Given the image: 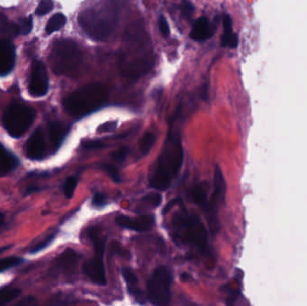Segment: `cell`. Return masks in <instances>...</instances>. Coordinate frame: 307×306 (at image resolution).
Here are the masks:
<instances>
[{
  "label": "cell",
  "instance_id": "6da1fadb",
  "mask_svg": "<svg viewBox=\"0 0 307 306\" xmlns=\"http://www.w3.org/2000/svg\"><path fill=\"white\" fill-rule=\"evenodd\" d=\"M123 50L120 58V72L127 79L137 80L153 69L155 56L146 30L134 24L124 35Z\"/></svg>",
  "mask_w": 307,
  "mask_h": 306
},
{
  "label": "cell",
  "instance_id": "7a4b0ae2",
  "mask_svg": "<svg viewBox=\"0 0 307 306\" xmlns=\"http://www.w3.org/2000/svg\"><path fill=\"white\" fill-rule=\"evenodd\" d=\"M183 149L178 132L170 129L161 154L155 165L150 185L158 190H167L177 177L183 165Z\"/></svg>",
  "mask_w": 307,
  "mask_h": 306
},
{
  "label": "cell",
  "instance_id": "3957f363",
  "mask_svg": "<svg viewBox=\"0 0 307 306\" xmlns=\"http://www.w3.org/2000/svg\"><path fill=\"white\" fill-rule=\"evenodd\" d=\"M118 8L113 0H104L81 12L78 23L84 33L94 40H106L118 24Z\"/></svg>",
  "mask_w": 307,
  "mask_h": 306
},
{
  "label": "cell",
  "instance_id": "277c9868",
  "mask_svg": "<svg viewBox=\"0 0 307 306\" xmlns=\"http://www.w3.org/2000/svg\"><path fill=\"white\" fill-rule=\"evenodd\" d=\"M109 91L105 85L99 83L84 85L74 92L64 100L67 113L75 118H81L95 112L105 104Z\"/></svg>",
  "mask_w": 307,
  "mask_h": 306
},
{
  "label": "cell",
  "instance_id": "5b68a950",
  "mask_svg": "<svg viewBox=\"0 0 307 306\" xmlns=\"http://www.w3.org/2000/svg\"><path fill=\"white\" fill-rule=\"evenodd\" d=\"M51 70L67 77H77L84 64V54L73 40L65 39L56 41L49 57Z\"/></svg>",
  "mask_w": 307,
  "mask_h": 306
},
{
  "label": "cell",
  "instance_id": "8992f818",
  "mask_svg": "<svg viewBox=\"0 0 307 306\" xmlns=\"http://www.w3.org/2000/svg\"><path fill=\"white\" fill-rule=\"evenodd\" d=\"M176 240L199 250L201 253L209 252V238L203 223L198 215L187 212L177 214L172 220Z\"/></svg>",
  "mask_w": 307,
  "mask_h": 306
},
{
  "label": "cell",
  "instance_id": "52a82bcc",
  "mask_svg": "<svg viewBox=\"0 0 307 306\" xmlns=\"http://www.w3.org/2000/svg\"><path fill=\"white\" fill-rule=\"evenodd\" d=\"M35 112L28 106L12 102L5 112L4 128L13 138H20L33 124Z\"/></svg>",
  "mask_w": 307,
  "mask_h": 306
},
{
  "label": "cell",
  "instance_id": "ba28073f",
  "mask_svg": "<svg viewBox=\"0 0 307 306\" xmlns=\"http://www.w3.org/2000/svg\"><path fill=\"white\" fill-rule=\"evenodd\" d=\"M172 277L165 266L155 270L147 283V298L154 305H166L171 301Z\"/></svg>",
  "mask_w": 307,
  "mask_h": 306
},
{
  "label": "cell",
  "instance_id": "9c48e42d",
  "mask_svg": "<svg viewBox=\"0 0 307 306\" xmlns=\"http://www.w3.org/2000/svg\"><path fill=\"white\" fill-rule=\"evenodd\" d=\"M214 186L213 193L209 198V206L205 213L208 220L209 228L213 234H216L220 231V220H218V207L223 203L226 196V181L223 173L217 165L214 174Z\"/></svg>",
  "mask_w": 307,
  "mask_h": 306
},
{
  "label": "cell",
  "instance_id": "30bf717a",
  "mask_svg": "<svg viewBox=\"0 0 307 306\" xmlns=\"http://www.w3.org/2000/svg\"><path fill=\"white\" fill-rule=\"evenodd\" d=\"M49 88V78L47 70L43 63L36 61L33 63L31 81L29 84V92L31 95L35 97H40L46 95Z\"/></svg>",
  "mask_w": 307,
  "mask_h": 306
},
{
  "label": "cell",
  "instance_id": "8fae6325",
  "mask_svg": "<svg viewBox=\"0 0 307 306\" xmlns=\"http://www.w3.org/2000/svg\"><path fill=\"white\" fill-rule=\"evenodd\" d=\"M84 273L95 284L105 286L107 284L106 272L103 263V256L94 255V258L88 259L83 266Z\"/></svg>",
  "mask_w": 307,
  "mask_h": 306
},
{
  "label": "cell",
  "instance_id": "7c38bea8",
  "mask_svg": "<svg viewBox=\"0 0 307 306\" xmlns=\"http://www.w3.org/2000/svg\"><path fill=\"white\" fill-rule=\"evenodd\" d=\"M26 157L32 160H40L45 155L46 142L43 129L38 128L30 136L26 144Z\"/></svg>",
  "mask_w": 307,
  "mask_h": 306
},
{
  "label": "cell",
  "instance_id": "4fadbf2b",
  "mask_svg": "<svg viewBox=\"0 0 307 306\" xmlns=\"http://www.w3.org/2000/svg\"><path fill=\"white\" fill-rule=\"evenodd\" d=\"M115 222L121 227L133 230L136 232H146L151 229L155 224L152 215H140L138 217H129L128 215H119Z\"/></svg>",
  "mask_w": 307,
  "mask_h": 306
},
{
  "label": "cell",
  "instance_id": "5bb4252c",
  "mask_svg": "<svg viewBox=\"0 0 307 306\" xmlns=\"http://www.w3.org/2000/svg\"><path fill=\"white\" fill-rule=\"evenodd\" d=\"M15 63V46L9 40H0V76L10 73Z\"/></svg>",
  "mask_w": 307,
  "mask_h": 306
},
{
  "label": "cell",
  "instance_id": "9a60e30c",
  "mask_svg": "<svg viewBox=\"0 0 307 306\" xmlns=\"http://www.w3.org/2000/svg\"><path fill=\"white\" fill-rule=\"evenodd\" d=\"M214 33H215V27L212 26V24L209 23L208 18L202 16L198 19L196 23L194 24L190 36L192 40L202 42L211 38Z\"/></svg>",
  "mask_w": 307,
  "mask_h": 306
},
{
  "label": "cell",
  "instance_id": "2e32d148",
  "mask_svg": "<svg viewBox=\"0 0 307 306\" xmlns=\"http://www.w3.org/2000/svg\"><path fill=\"white\" fill-rule=\"evenodd\" d=\"M210 190L209 183L200 182L190 190V197L195 204L201 207L206 213L209 206V191Z\"/></svg>",
  "mask_w": 307,
  "mask_h": 306
},
{
  "label": "cell",
  "instance_id": "e0dca14e",
  "mask_svg": "<svg viewBox=\"0 0 307 306\" xmlns=\"http://www.w3.org/2000/svg\"><path fill=\"white\" fill-rule=\"evenodd\" d=\"M80 259V256L77 254L72 249H67L62 254L59 256V258L56 259L54 263V270L60 271V272H70L71 270L75 269L77 266L78 260Z\"/></svg>",
  "mask_w": 307,
  "mask_h": 306
},
{
  "label": "cell",
  "instance_id": "ac0fdd59",
  "mask_svg": "<svg viewBox=\"0 0 307 306\" xmlns=\"http://www.w3.org/2000/svg\"><path fill=\"white\" fill-rule=\"evenodd\" d=\"M48 133L51 145L55 149H58L66 137L68 127L60 121H51L48 125Z\"/></svg>",
  "mask_w": 307,
  "mask_h": 306
},
{
  "label": "cell",
  "instance_id": "d6986e66",
  "mask_svg": "<svg viewBox=\"0 0 307 306\" xmlns=\"http://www.w3.org/2000/svg\"><path fill=\"white\" fill-rule=\"evenodd\" d=\"M122 276L124 278L125 282L127 284V288H128V291L129 292V294L134 297V298L140 302L143 303L144 302V295H143L142 292L139 289L138 287L139 284V280H138V277L136 276V274L134 273V271L130 269V268H123L122 269Z\"/></svg>",
  "mask_w": 307,
  "mask_h": 306
},
{
  "label": "cell",
  "instance_id": "ffe728a7",
  "mask_svg": "<svg viewBox=\"0 0 307 306\" xmlns=\"http://www.w3.org/2000/svg\"><path fill=\"white\" fill-rule=\"evenodd\" d=\"M223 34L221 35L220 43L222 47L235 48L238 45V36L233 31L232 19L228 15H224Z\"/></svg>",
  "mask_w": 307,
  "mask_h": 306
},
{
  "label": "cell",
  "instance_id": "44dd1931",
  "mask_svg": "<svg viewBox=\"0 0 307 306\" xmlns=\"http://www.w3.org/2000/svg\"><path fill=\"white\" fill-rule=\"evenodd\" d=\"M18 164L17 157L0 145V177L11 172Z\"/></svg>",
  "mask_w": 307,
  "mask_h": 306
},
{
  "label": "cell",
  "instance_id": "7402d4cb",
  "mask_svg": "<svg viewBox=\"0 0 307 306\" xmlns=\"http://www.w3.org/2000/svg\"><path fill=\"white\" fill-rule=\"evenodd\" d=\"M67 17L61 13H58L56 15H53L48 22L46 26V32L49 34L57 32L59 30L61 29L63 26L66 25Z\"/></svg>",
  "mask_w": 307,
  "mask_h": 306
},
{
  "label": "cell",
  "instance_id": "603a6c76",
  "mask_svg": "<svg viewBox=\"0 0 307 306\" xmlns=\"http://www.w3.org/2000/svg\"><path fill=\"white\" fill-rule=\"evenodd\" d=\"M21 294L18 288H8L0 290V305L8 304L15 298H17Z\"/></svg>",
  "mask_w": 307,
  "mask_h": 306
},
{
  "label": "cell",
  "instance_id": "cb8c5ba5",
  "mask_svg": "<svg viewBox=\"0 0 307 306\" xmlns=\"http://www.w3.org/2000/svg\"><path fill=\"white\" fill-rule=\"evenodd\" d=\"M156 142V136L152 132H146L139 141V147L143 155H147Z\"/></svg>",
  "mask_w": 307,
  "mask_h": 306
},
{
  "label": "cell",
  "instance_id": "d4e9b609",
  "mask_svg": "<svg viewBox=\"0 0 307 306\" xmlns=\"http://www.w3.org/2000/svg\"><path fill=\"white\" fill-rule=\"evenodd\" d=\"M77 185V180L76 177L70 176V177L67 179L65 184H64V187H63V190H64L65 196L68 199H71V198L73 197Z\"/></svg>",
  "mask_w": 307,
  "mask_h": 306
},
{
  "label": "cell",
  "instance_id": "484cf974",
  "mask_svg": "<svg viewBox=\"0 0 307 306\" xmlns=\"http://www.w3.org/2000/svg\"><path fill=\"white\" fill-rule=\"evenodd\" d=\"M22 263V259L17 257H9L0 259V272L9 270L13 267L17 266Z\"/></svg>",
  "mask_w": 307,
  "mask_h": 306
},
{
  "label": "cell",
  "instance_id": "4316f807",
  "mask_svg": "<svg viewBox=\"0 0 307 306\" xmlns=\"http://www.w3.org/2000/svg\"><path fill=\"white\" fill-rule=\"evenodd\" d=\"M180 9L184 18H190L195 12V6L189 0H183L180 5Z\"/></svg>",
  "mask_w": 307,
  "mask_h": 306
},
{
  "label": "cell",
  "instance_id": "83f0119b",
  "mask_svg": "<svg viewBox=\"0 0 307 306\" xmlns=\"http://www.w3.org/2000/svg\"><path fill=\"white\" fill-rule=\"evenodd\" d=\"M53 1L52 0H41L40 4L37 8L35 14L37 15H44L50 13L53 8Z\"/></svg>",
  "mask_w": 307,
  "mask_h": 306
},
{
  "label": "cell",
  "instance_id": "f1b7e54d",
  "mask_svg": "<svg viewBox=\"0 0 307 306\" xmlns=\"http://www.w3.org/2000/svg\"><path fill=\"white\" fill-rule=\"evenodd\" d=\"M17 25H18L20 34H28L33 28V18L28 17V18L22 19Z\"/></svg>",
  "mask_w": 307,
  "mask_h": 306
},
{
  "label": "cell",
  "instance_id": "f546056e",
  "mask_svg": "<svg viewBox=\"0 0 307 306\" xmlns=\"http://www.w3.org/2000/svg\"><path fill=\"white\" fill-rule=\"evenodd\" d=\"M143 201H146V203L151 205L154 208H158V206L161 204V194L158 193V192L148 194L143 198Z\"/></svg>",
  "mask_w": 307,
  "mask_h": 306
},
{
  "label": "cell",
  "instance_id": "4dcf8cb0",
  "mask_svg": "<svg viewBox=\"0 0 307 306\" xmlns=\"http://www.w3.org/2000/svg\"><path fill=\"white\" fill-rule=\"evenodd\" d=\"M102 168H103V170H105L108 172V174L110 175L111 178L114 182H116V183L121 182V176L119 173V170L114 165L105 164Z\"/></svg>",
  "mask_w": 307,
  "mask_h": 306
},
{
  "label": "cell",
  "instance_id": "1f68e13d",
  "mask_svg": "<svg viewBox=\"0 0 307 306\" xmlns=\"http://www.w3.org/2000/svg\"><path fill=\"white\" fill-rule=\"evenodd\" d=\"M128 152H129L128 147L123 146V147H121L120 149L114 151V153L111 154V157L114 160L122 162V161H124L126 159V157L128 155Z\"/></svg>",
  "mask_w": 307,
  "mask_h": 306
},
{
  "label": "cell",
  "instance_id": "d6a6232c",
  "mask_svg": "<svg viewBox=\"0 0 307 306\" xmlns=\"http://www.w3.org/2000/svg\"><path fill=\"white\" fill-rule=\"evenodd\" d=\"M106 204V197L102 193H96L95 196L93 197L92 200V205L95 206L96 208H100V207H103Z\"/></svg>",
  "mask_w": 307,
  "mask_h": 306
},
{
  "label": "cell",
  "instance_id": "836d02e7",
  "mask_svg": "<svg viewBox=\"0 0 307 306\" xmlns=\"http://www.w3.org/2000/svg\"><path fill=\"white\" fill-rule=\"evenodd\" d=\"M158 26H159L160 32L164 36H167L170 34V26H169L168 23L166 21V19L162 15L159 17Z\"/></svg>",
  "mask_w": 307,
  "mask_h": 306
},
{
  "label": "cell",
  "instance_id": "e575fe53",
  "mask_svg": "<svg viewBox=\"0 0 307 306\" xmlns=\"http://www.w3.org/2000/svg\"><path fill=\"white\" fill-rule=\"evenodd\" d=\"M117 127V121H108L104 124L101 125L98 128L99 132H110L114 130Z\"/></svg>",
  "mask_w": 307,
  "mask_h": 306
},
{
  "label": "cell",
  "instance_id": "d590c367",
  "mask_svg": "<svg viewBox=\"0 0 307 306\" xmlns=\"http://www.w3.org/2000/svg\"><path fill=\"white\" fill-rule=\"evenodd\" d=\"M53 238H54V235H51V236L48 237L47 239H45V240L42 241L40 244L35 245V246L32 249V252L34 253V252H38L39 251H41L42 249L45 248L46 246H48L49 244H51V241L53 240Z\"/></svg>",
  "mask_w": 307,
  "mask_h": 306
},
{
  "label": "cell",
  "instance_id": "8d00e7d4",
  "mask_svg": "<svg viewBox=\"0 0 307 306\" xmlns=\"http://www.w3.org/2000/svg\"><path fill=\"white\" fill-rule=\"evenodd\" d=\"M104 146L105 145L100 141H87L83 145L84 149H100Z\"/></svg>",
  "mask_w": 307,
  "mask_h": 306
},
{
  "label": "cell",
  "instance_id": "74e56055",
  "mask_svg": "<svg viewBox=\"0 0 307 306\" xmlns=\"http://www.w3.org/2000/svg\"><path fill=\"white\" fill-rule=\"evenodd\" d=\"M180 202H182V201H181V199H176V200H172L171 202H169L168 204L165 206V208H164V210H163V213H164V214L168 213L173 206H176V205L178 204V203H180Z\"/></svg>",
  "mask_w": 307,
  "mask_h": 306
},
{
  "label": "cell",
  "instance_id": "f35d334b",
  "mask_svg": "<svg viewBox=\"0 0 307 306\" xmlns=\"http://www.w3.org/2000/svg\"><path fill=\"white\" fill-rule=\"evenodd\" d=\"M181 277H182V280L183 281H190V278H191V277H190V275L187 273L182 274Z\"/></svg>",
  "mask_w": 307,
  "mask_h": 306
},
{
  "label": "cell",
  "instance_id": "ab89813d",
  "mask_svg": "<svg viewBox=\"0 0 307 306\" xmlns=\"http://www.w3.org/2000/svg\"><path fill=\"white\" fill-rule=\"evenodd\" d=\"M8 247H4V248H1V250H0V253L3 252V251H5V250H8Z\"/></svg>",
  "mask_w": 307,
  "mask_h": 306
},
{
  "label": "cell",
  "instance_id": "60d3db41",
  "mask_svg": "<svg viewBox=\"0 0 307 306\" xmlns=\"http://www.w3.org/2000/svg\"><path fill=\"white\" fill-rule=\"evenodd\" d=\"M2 221H3V215L0 214V223L2 222Z\"/></svg>",
  "mask_w": 307,
  "mask_h": 306
}]
</instances>
